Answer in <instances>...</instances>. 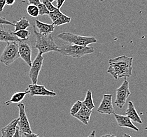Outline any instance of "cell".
Wrapping results in <instances>:
<instances>
[{
	"instance_id": "obj_31",
	"label": "cell",
	"mask_w": 147,
	"mask_h": 137,
	"mask_svg": "<svg viewBox=\"0 0 147 137\" xmlns=\"http://www.w3.org/2000/svg\"><path fill=\"white\" fill-rule=\"evenodd\" d=\"M28 1L30 4L34 5L36 6H38L39 4L41 3L40 0H28Z\"/></svg>"
},
{
	"instance_id": "obj_23",
	"label": "cell",
	"mask_w": 147,
	"mask_h": 137,
	"mask_svg": "<svg viewBox=\"0 0 147 137\" xmlns=\"http://www.w3.org/2000/svg\"><path fill=\"white\" fill-rule=\"evenodd\" d=\"M26 11L29 16L33 18H37L39 16V10L38 6L29 4L26 7Z\"/></svg>"
},
{
	"instance_id": "obj_32",
	"label": "cell",
	"mask_w": 147,
	"mask_h": 137,
	"mask_svg": "<svg viewBox=\"0 0 147 137\" xmlns=\"http://www.w3.org/2000/svg\"><path fill=\"white\" fill-rule=\"evenodd\" d=\"M22 133L21 132V131L20 130L19 127H17L16 133L14 134L13 137H22Z\"/></svg>"
},
{
	"instance_id": "obj_38",
	"label": "cell",
	"mask_w": 147,
	"mask_h": 137,
	"mask_svg": "<svg viewBox=\"0 0 147 137\" xmlns=\"http://www.w3.org/2000/svg\"><path fill=\"white\" fill-rule=\"evenodd\" d=\"M48 1H49L50 2H51V3H52V2H55V1L56 0H48Z\"/></svg>"
},
{
	"instance_id": "obj_37",
	"label": "cell",
	"mask_w": 147,
	"mask_h": 137,
	"mask_svg": "<svg viewBox=\"0 0 147 137\" xmlns=\"http://www.w3.org/2000/svg\"><path fill=\"white\" fill-rule=\"evenodd\" d=\"M122 137H132L131 136H130V135H129L128 134H125L123 135V136Z\"/></svg>"
},
{
	"instance_id": "obj_13",
	"label": "cell",
	"mask_w": 147,
	"mask_h": 137,
	"mask_svg": "<svg viewBox=\"0 0 147 137\" xmlns=\"http://www.w3.org/2000/svg\"><path fill=\"white\" fill-rule=\"evenodd\" d=\"M126 115L128 118L131 120V121H134L139 124H142L143 122L142 121L138 112L134 106V103L131 101H129L128 102V107L126 110Z\"/></svg>"
},
{
	"instance_id": "obj_15",
	"label": "cell",
	"mask_w": 147,
	"mask_h": 137,
	"mask_svg": "<svg viewBox=\"0 0 147 137\" xmlns=\"http://www.w3.org/2000/svg\"><path fill=\"white\" fill-rule=\"evenodd\" d=\"M19 122V118L14 119L1 130V137H13L16 133Z\"/></svg>"
},
{
	"instance_id": "obj_40",
	"label": "cell",
	"mask_w": 147,
	"mask_h": 137,
	"mask_svg": "<svg viewBox=\"0 0 147 137\" xmlns=\"http://www.w3.org/2000/svg\"><path fill=\"white\" fill-rule=\"evenodd\" d=\"M144 129H145V130H147V127L144 128Z\"/></svg>"
},
{
	"instance_id": "obj_26",
	"label": "cell",
	"mask_w": 147,
	"mask_h": 137,
	"mask_svg": "<svg viewBox=\"0 0 147 137\" xmlns=\"http://www.w3.org/2000/svg\"><path fill=\"white\" fill-rule=\"evenodd\" d=\"M38 7L39 10V16H43L45 15H49L50 12L43 4L42 3L39 4Z\"/></svg>"
},
{
	"instance_id": "obj_20",
	"label": "cell",
	"mask_w": 147,
	"mask_h": 137,
	"mask_svg": "<svg viewBox=\"0 0 147 137\" xmlns=\"http://www.w3.org/2000/svg\"><path fill=\"white\" fill-rule=\"evenodd\" d=\"M82 104L91 110H92L96 107L93 100L92 93L91 90L89 89L87 91L85 99L82 101Z\"/></svg>"
},
{
	"instance_id": "obj_16",
	"label": "cell",
	"mask_w": 147,
	"mask_h": 137,
	"mask_svg": "<svg viewBox=\"0 0 147 137\" xmlns=\"http://www.w3.org/2000/svg\"><path fill=\"white\" fill-rule=\"evenodd\" d=\"M35 26L39 31V33L42 34H51L55 31V26L53 24H48L42 22L38 20H35Z\"/></svg>"
},
{
	"instance_id": "obj_30",
	"label": "cell",
	"mask_w": 147,
	"mask_h": 137,
	"mask_svg": "<svg viewBox=\"0 0 147 137\" xmlns=\"http://www.w3.org/2000/svg\"><path fill=\"white\" fill-rule=\"evenodd\" d=\"M6 5V0H0V12H3Z\"/></svg>"
},
{
	"instance_id": "obj_9",
	"label": "cell",
	"mask_w": 147,
	"mask_h": 137,
	"mask_svg": "<svg viewBox=\"0 0 147 137\" xmlns=\"http://www.w3.org/2000/svg\"><path fill=\"white\" fill-rule=\"evenodd\" d=\"M28 40H20L18 42L19 53L21 57L29 67L32 65V48Z\"/></svg>"
},
{
	"instance_id": "obj_17",
	"label": "cell",
	"mask_w": 147,
	"mask_h": 137,
	"mask_svg": "<svg viewBox=\"0 0 147 137\" xmlns=\"http://www.w3.org/2000/svg\"><path fill=\"white\" fill-rule=\"evenodd\" d=\"M20 41V40L14 34L13 32L0 29V41L6 42L7 43L10 42H19Z\"/></svg>"
},
{
	"instance_id": "obj_3",
	"label": "cell",
	"mask_w": 147,
	"mask_h": 137,
	"mask_svg": "<svg viewBox=\"0 0 147 137\" xmlns=\"http://www.w3.org/2000/svg\"><path fill=\"white\" fill-rule=\"evenodd\" d=\"M94 51V49L92 47H83L64 43L59 47L58 52L65 56L80 59L88 54H92Z\"/></svg>"
},
{
	"instance_id": "obj_2",
	"label": "cell",
	"mask_w": 147,
	"mask_h": 137,
	"mask_svg": "<svg viewBox=\"0 0 147 137\" xmlns=\"http://www.w3.org/2000/svg\"><path fill=\"white\" fill-rule=\"evenodd\" d=\"M33 32L36 38L34 48L38 50L39 53L43 54L50 52H59V47L55 43L51 34H40L35 26H33Z\"/></svg>"
},
{
	"instance_id": "obj_25",
	"label": "cell",
	"mask_w": 147,
	"mask_h": 137,
	"mask_svg": "<svg viewBox=\"0 0 147 137\" xmlns=\"http://www.w3.org/2000/svg\"><path fill=\"white\" fill-rule=\"evenodd\" d=\"M62 14L63 13L61 12V11L56 8L54 11L50 12L48 16L51 20L52 22H54L56 20H57Z\"/></svg>"
},
{
	"instance_id": "obj_27",
	"label": "cell",
	"mask_w": 147,
	"mask_h": 137,
	"mask_svg": "<svg viewBox=\"0 0 147 137\" xmlns=\"http://www.w3.org/2000/svg\"><path fill=\"white\" fill-rule=\"evenodd\" d=\"M42 3L48 9V10L49 11V12H52L57 8L55 7V5H53V4L51 2H50L48 0H42Z\"/></svg>"
},
{
	"instance_id": "obj_39",
	"label": "cell",
	"mask_w": 147,
	"mask_h": 137,
	"mask_svg": "<svg viewBox=\"0 0 147 137\" xmlns=\"http://www.w3.org/2000/svg\"><path fill=\"white\" fill-rule=\"evenodd\" d=\"M105 0H99L100 2H104Z\"/></svg>"
},
{
	"instance_id": "obj_8",
	"label": "cell",
	"mask_w": 147,
	"mask_h": 137,
	"mask_svg": "<svg viewBox=\"0 0 147 137\" xmlns=\"http://www.w3.org/2000/svg\"><path fill=\"white\" fill-rule=\"evenodd\" d=\"M43 60L44 57H43V54L38 52L35 59L32 62L29 74L30 79L32 82V84H37L38 76L41 70Z\"/></svg>"
},
{
	"instance_id": "obj_21",
	"label": "cell",
	"mask_w": 147,
	"mask_h": 137,
	"mask_svg": "<svg viewBox=\"0 0 147 137\" xmlns=\"http://www.w3.org/2000/svg\"><path fill=\"white\" fill-rule=\"evenodd\" d=\"M71 21V18L63 13V14L57 20H56L54 22H52V24L55 26H59L65 24H68L70 23Z\"/></svg>"
},
{
	"instance_id": "obj_12",
	"label": "cell",
	"mask_w": 147,
	"mask_h": 137,
	"mask_svg": "<svg viewBox=\"0 0 147 137\" xmlns=\"http://www.w3.org/2000/svg\"><path fill=\"white\" fill-rule=\"evenodd\" d=\"M114 116L118 125L120 127L127 128L136 131H139V129L134 126L131 120L127 115H118L115 113Z\"/></svg>"
},
{
	"instance_id": "obj_24",
	"label": "cell",
	"mask_w": 147,
	"mask_h": 137,
	"mask_svg": "<svg viewBox=\"0 0 147 137\" xmlns=\"http://www.w3.org/2000/svg\"><path fill=\"white\" fill-rule=\"evenodd\" d=\"M82 105H83L82 101H81L80 100L77 101V102H75L71 108L70 115L73 117L74 115H76L77 113L80 111Z\"/></svg>"
},
{
	"instance_id": "obj_22",
	"label": "cell",
	"mask_w": 147,
	"mask_h": 137,
	"mask_svg": "<svg viewBox=\"0 0 147 137\" xmlns=\"http://www.w3.org/2000/svg\"><path fill=\"white\" fill-rule=\"evenodd\" d=\"M13 33L20 40H28L31 34L30 32L26 30H19L13 32Z\"/></svg>"
},
{
	"instance_id": "obj_19",
	"label": "cell",
	"mask_w": 147,
	"mask_h": 137,
	"mask_svg": "<svg viewBox=\"0 0 147 137\" xmlns=\"http://www.w3.org/2000/svg\"><path fill=\"white\" fill-rule=\"evenodd\" d=\"M13 24L14 27V32H16L19 30H26L30 26V23L29 22V20L26 17H23L16 21H14Z\"/></svg>"
},
{
	"instance_id": "obj_10",
	"label": "cell",
	"mask_w": 147,
	"mask_h": 137,
	"mask_svg": "<svg viewBox=\"0 0 147 137\" xmlns=\"http://www.w3.org/2000/svg\"><path fill=\"white\" fill-rule=\"evenodd\" d=\"M113 97V96L112 94H104L103 96L102 101L97 109V112L101 114L109 115L114 114L115 111L112 103Z\"/></svg>"
},
{
	"instance_id": "obj_4",
	"label": "cell",
	"mask_w": 147,
	"mask_h": 137,
	"mask_svg": "<svg viewBox=\"0 0 147 137\" xmlns=\"http://www.w3.org/2000/svg\"><path fill=\"white\" fill-rule=\"evenodd\" d=\"M57 37L67 43L83 47H86L88 46V45L97 42L96 38L93 36H82L71 32H62L58 34Z\"/></svg>"
},
{
	"instance_id": "obj_1",
	"label": "cell",
	"mask_w": 147,
	"mask_h": 137,
	"mask_svg": "<svg viewBox=\"0 0 147 137\" xmlns=\"http://www.w3.org/2000/svg\"><path fill=\"white\" fill-rule=\"evenodd\" d=\"M134 58L123 55L109 60V67L107 72L115 80L119 78H127L131 77L132 72Z\"/></svg>"
},
{
	"instance_id": "obj_14",
	"label": "cell",
	"mask_w": 147,
	"mask_h": 137,
	"mask_svg": "<svg viewBox=\"0 0 147 137\" xmlns=\"http://www.w3.org/2000/svg\"><path fill=\"white\" fill-rule=\"evenodd\" d=\"M92 114V110L87 108L84 105H82L80 111L74 115V117L79 120L80 122L85 125H88Z\"/></svg>"
},
{
	"instance_id": "obj_36",
	"label": "cell",
	"mask_w": 147,
	"mask_h": 137,
	"mask_svg": "<svg viewBox=\"0 0 147 137\" xmlns=\"http://www.w3.org/2000/svg\"><path fill=\"white\" fill-rule=\"evenodd\" d=\"M101 137H117L114 134H105V135H103L102 136H101Z\"/></svg>"
},
{
	"instance_id": "obj_28",
	"label": "cell",
	"mask_w": 147,
	"mask_h": 137,
	"mask_svg": "<svg viewBox=\"0 0 147 137\" xmlns=\"http://www.w3.org/2000/svg\"><path fill=\"white\" fill-rule=\"evenodd\" d=\"M0 25H10V26H14L13 23L11 22L9 20L3 18L0 16Z\"/></svg>"
},
{
	"instance_id": "obj_34",
	"label": "cell",
	"mask_w": 147,
	"mask_h": 137,
	"mask_svg": "<svg viewBox=\"0 0 147 137\" xmlns=\"http://www.w3.org/2000/svg\"><path fill=\"white\" fill-rule=\"evenodd\" d=\"M16 0H6V4L9 6H12L14 4Z\"/></svg>"
},
{
	"instance_id": "obj_18",
	"label": "cell",
	"mask_w": 147,
	"mask_h": 137,
	"mask_svg": "<svg viewBox=\"0 0 147 137\" xmlns=\"http://www.w3.org/2000/svg\"><path fill=\"white\" fill-rule=\"evenodd\" d=\"M28 94H29V91L27 89H26V91L24 92H18L15 93L13 94L9 100L5 102L4 105L8 106L11 103H20Z\"/></svg>"
},
{
	"instance_id": "obj_29",
	"label": "cell",
	"mask_w": 147,
	"mask_h": 137,
	"mask_svg": "<svg viewBox=\"0 0 147 137\" xmlns=\"http://www.w3.org/2000/svg\"><path fill=\"white\" fill-rule=\"evenodd\" d=\"M66 0H57V8L58 9H60L63 6L64 2Z\"/></svg>"
},
{
	"instance_id": "obj_35",
	"label": "cell",
	"mask_w": 147,
	"mask_h": 137,
	"mask_svg": "<svg viewBox=\"0 0 147 137\" xmlns=\"http://www.w3.org/2000/svg\"><path fill=\"white\" fill-rule=\"evenodd\" d=\"M88 137H96V131L93 130L92 132L90 134Z\"/></svg>"
},
{
	"instance_id": "obj_11",
	"label": "cell",
	"mask_w": 147,
	"mask_h": 137,
	"mask_svg": "<svg viewBox=\"0 0 147 137\" xmlns=\"http://www.w3.org/2000/svg\"><path fill=\"white\" fill-rule=\"evenodd\" d=\"M28 91L30 96H47L55 97L57 93L53 90L47 89L44 86L38 85L37 84H30L28 88Z\"/></svg>"
},
{
	"instance_id": "obj_5",
	"label": "cell",
	"mask_w": 147,
	"mask_h": 137,
	"mask_svg": "<svg viewBox=\"0 0 147 137\" xmlns=\"http://www.w3.org/2000/svg\"><path fill=\"white\" fill-rule=\"evenodd\" d=\"M19 57V45L17 42H7L0 57V62L9 66Z\"/></svg>"
},
{
	"instance_id": "obj_7",
	"label": "cell",
	"mask_w": 147,
	"mask_h": 137,
	"mask_svg": "<svg viewBox=\"0 0 147 137\" xmlns=\"http://www.w3.org/2000/svg\"><path fill=\"white\" fill-rule=\"evenodd\" d=\"M18 107L19 109V117L18 127L22 134H32V129L26 113L24 104L22 103H18Z\"/></svg>"
},
{
	"instance_id": "obj_6",
	"label": "cell",
	"mask_w": 147,
	"mask_h": 137,
	"mask_svg": "<svg viewBox=\"0 0 147 137\" xmlns=\"http://www.w3.org/2000/svg\"><path fill=\"white\" fill-rule=\"evenodd\" d=\"M130 94L129 82L127 80V78H125L121 85L116 90V98L115 101V105L119 108H122Z\"/></svg>"
},
{
	"instance_id": "obj_42",
	"label": "cell",
	"mask_w": 147,
	"mask_h": 137,
	"mask_svg": "<svg viewBox=\"0 0 147 137\" xmlns=\"http://www.w3.org/2000/svg\"></svg>"
},
{
	"instance_id": "obj_33",
	"label": "cell",
	"mask_w": 147,
	"mask_h": 137,
	"mask_svg": "<svg viewBox=\"0 0 147 137\" xmlns=\"http://www.w3.org/2000/svg\"><path fill=\"white\" fill-rule=\"evenodd\" d=\"M26 137H40L38 136V134H22Z\"/></svg>"
},
{
	"instance_id": "obj_41",
	"label": "cell",
	"mask_w": 147,
	"mask_h": 137,
	"mask_svg": "<svg viewBox=\"0 0 147 137\" xmlns=\"http://www.w3.org/2000/svg\"><path fill=\"white\" fill-rule=\"evenodd\" d=\"M23 1H24V2H25V1H26V0H23Z\"/></svg>"
}]
</instances>
